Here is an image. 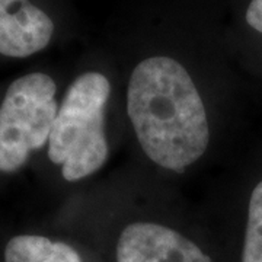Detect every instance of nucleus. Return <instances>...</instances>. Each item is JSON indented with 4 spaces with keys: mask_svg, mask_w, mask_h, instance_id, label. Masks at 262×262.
<instances>
[{
    "mask_svg": "<svg viewBox=\"0 0 262 262\" xmlns=\"http://www.w3.org/2000/svg\"><path fill=\"white\" fill-rule=\"evenodd\" d=\"M127 113L141 149L162 168L184 172L208 147L204 102L184 66L150 57L133 70Z\"/></svg>",
    "mask_w": 262,
    "mask_h": 262,
    "instance_id": "nucleus-1",
    "label": "nucleus"
},
{
    "mask_svg": "<svg viewBox=\"0 0 262 262\" xmlns=\"http://www.w3.org/2000/svg\"><path fill=\"white\" fill-rule=\"evenodd\" d=\"M110 92V82L102 73L88 72L69 86L58 106L48 140V158L61 166L69 182L92 175L108 159L103 121Z\"/></svg>",
    "mask_w": 262,
    "mask_h": 262,
    "instance_id": "nucleus-2",
    "label": "nucleus"
},
{
    "mask_svg": "<svg viewBox=\"0 0 262 262\" xmlns=\"http://www.w3.org/2000/svg\"><path fill=\"white\" fill-rule=\"evenodd\" d=\"M56 83L46 73L22 76L0 105V170L15 172L48 140L58 105Z\"/></svg>",
    "mask_w": 262,
    "mask_h": 262,
    "instance_id": "nucleus-3",
    "label": "nucleus"
},
{
    "mask_svg": "<svg viewBox=\"0 0 262 262\" xmlns=\"http://www.w3.org/2000/svg\"><path fill=\"white\" fill-rule=\"evenodd\" d=\"M117 262H211L192 241L158 223H133L120 234Z\"/></svg>",
    "mask_w": 262,
    "mask_h": 262,
    "instance_id": "nucleus-4",
    "label": "nucleus"
},
{
    "mask_svg": "<svg viewBox=\"0 0 262 262\" xmlns=\"http://www.w3.org/2000/svg\"><path fill=\"white\" fill-rule=\"evenodd\" d=\"M54 24L29 0H0V54L22 58L46 48Z\"/></svg>",
    "mask_w": 262,
    "mask_h": 262,
    "instance_id": "nucleus-5",
    "label": "nucleus"
},
{
    "mask_svg": "<svg viewBox=\"0 0 262 262\" xmlns=\"http://www.w3.org/2000/svg\"><path fill=\"white\" fill-rule=\"evenodd\" d=\"M5 262H82V258L67 244L37 234H20L6 245Z\"/></svg>",
    "mask_w": 262,
    "mask_h": 262,
    "instance_id": "nucleus-6",
    "label": "nucleus"
},
{
    "mask_svg": "<svg viewBox=\"0 0 262 262\" xmlns=\"http://www.w3.org/2000/svg\"><path fill=\"white\" fill-rule=\"evenodd\" d=\"M242 262H262V181L249 200Z\"/></svg>",
    "mask_w": 262,
    "mask_h": 262,
    "instance_id": "nucleus-7",
    "label": "nucleus"
},
{
    "mask_svg": "<svg viewBox=\"0 0 262 262\" xmlns=\"http://www.w3.org/2000/svg\"><path fill=\"white\" fill-rule=\"evenodd\" d=\"M246 22L249 27L262 34V0H252L246 10Z\"/></svg>",
    "mask_w": 262,
    "mask_h": 262,
    "instance_id": "nucleus-8",
    "label": "nucleus"
}]
</instances>
